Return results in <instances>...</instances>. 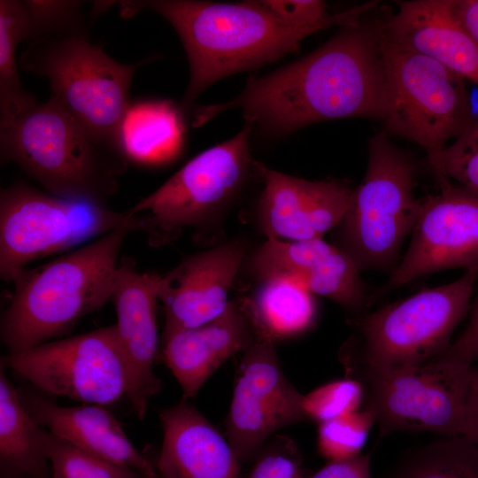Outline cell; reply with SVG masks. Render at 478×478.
<instances>
[{
  "label": "cell",
  "instance_id": "cell-1",
  "mask_svg": "<svg viewBox=\"0 0 478 478\" xmlns=\"http://www.w3.org/2000/svg\"><path fill=\"white\" fill-rule=\"evenodd\" d=\"M379 20L343 27L310 54L263 76L250 77L243 90L224 104L200 108L193 126L239 108L245 122L285 135L329 120H384L387 95L379 50Z\"/></svg>",
  "mask_w": 478,
  "mask_h": 478
},
{
  "label": "cell",
  "instance_id": "cell-29",
  "mask_svg": "<svg viewBox=\"0 0 478 478\" xmlns=\"http://www.w3.org/2000/svg\"><path fill=\"white\" fill-rule=\"evenodd\" d=\"M374 423V415L366 408L320 423L317 432L320 453L329 461L359 456Z\"/></svg>",
  "mask_w": 478,
  "mask_h": 478
},
{
  "label": "cell",
  "instance_id": "cell-35",
  "mask_svg": "<svg viewBox=\"0 0 478 478\" xmlns=\"http://www.w3.org/2000/svg\"><path fill=\"white\" fill-rule=\"evenodd\" d=\"M476 283V297L468 324L461 335L451 343L456 349L469 356L474 362L478 360V279Z\"/></svg>",
  "mask_w": 478,
  "mask_h": 478
},
{
  "label": "cell",
  "instance_id": "cell-23",
  "mask_svg": "<svg viewBox=\"0 0 478 478\" xmlns=\"http://www.w3.org/2000/svg\"><path fill=\"white\" fill-rule=\"evenodd\" d=\"M185 123L181 111L171 101L130 104L119 130V145L128 162L158 166L181 151Z\"/></svg>",
  "mask_w": 478,
  "mask_h": 478
},
{
  "label": "cell",
  "instance_id": "cell-10",
  "mask_svg": "<svg viewBox=\"0 0 478 478\" xmlns=\"http://www.w3.org/2000/svg\"><path fill=\"white\" fill-rule=\"evenodd\" d=\"M251 130L245 123L234 137L194 157L127 210L142 218V232L151 246L169 243L187 230H202L235 199L254 168Z\"/></svg>",
  "mask_w": 478,
  "mask_h": 478
},
{
  "label": "cell",
  "instance_id": "cell-21",
  "mask_svg": "<svg viewBox=\"0 0 478 478\" xmlns=\"http://www.w3.org/2000/svg\"><path fill=\"white\" fill-rule=\"evenodd\" d=\"M158 417L159 478H240V462L227 437L189 400L163 409Z\"/></svg>",
  "mask_w": 478,
  "mask_h": 478
},
{
  "label": "cell",
  "instance_id": "cell-9",
  "mask_svg": "<svg viewBox=\"0 0 478 478\" xmlns=\"http://www.w3.org/2000/svg\"><path fill=\"white\" fill-rule=\"evenodd\" d=\"M415 165L381 133L368 142V161L337 226L340 246L359 271L395 268L400 247L420 211L413 194Z\"/></svg>",
  "mask_w": 478,
  "mask_h": 478
},
{
  "label": "cell",
  "instance_id": "cell-5",
  "mask_svg": "<svg viewBox=\"0 0 478 478\" xmlns=\"http://www.w3.org/2000/svg\"><path fill=\"white\" fill-rule=\"evenodd\" d=\"M0 158L17 165L54 196L103 206L117 193L118 179L129 163L52 96L0 127Z\"/></svg>",
  "mask_w": 478,
  "mask_h": 478
},
{
  "label": "cell",
  "instance_id": "cell-36",
  "mask_svg": "<svg viewBox=\"0 0 478 478\" xmlns=\"http://www.w3.org/2000/svg\"><path fill=\"white\" fill-rule=\"evenodd\" d=\"M459 22L478 47V0H453Z\"/></svg>",
  "mask_w": 478,
  "mask_h": 478
},
{
  "label": "cell",
  "instance_id": "cell-22",
  "mask_svg": "<svg viewBox=\"0 0 478 478\" xmlns=\"http://www.w3.org/2000/svg\"><path fill=\"white\" fill-rule=\"evenodd\" d=\"M382 29L396 41L478 85V47L454 12L453 0L397 3Z\"/></svg>",
  "mask_w": 478,
  "mask_h": 478
},
{
  "label": "cell",
  "instance_id": "cell-37",
  "mask_svg": "<svg viewBox=\"0 0 478 478\" xmlns=\"http://www.w3.org/2000/svg\"><path fill=\"white\" fill-rule=\"evenodd\" d=\"M0 478H32V477L24 475L19 473H15L10 470L0 468Z\"/></svg>",
  "mask_w": 478,
  "mask_h": 478
},
{
  "label": "cell",
  "instance_id": "cell-11",
  "mask_svg": "<svg viewBox=\"0 0 478 478\" xmlns=\"http://www.w3.org/2000/svg\"><path fill=\"white\" fill-rule=\"evenodd\" d=\"M477 279V272H465L453 282L422 289L367 314L358 322L360 353L352 362L390 369L441 354L469 309Z\"/></svg>",
  "mask_w": 478,
  "mask_h": 478
},
{
  "label": "cell",
  "instance_id": "cell-19",
  "mask_svg": "<svg viewBox=\"0 0 478 478\" xmlns=\"http://www.w3.org/2000/svg\"><path fill=\"white\" fill-rule=\"evenodd\" d=\"M260 280L289 279L312 295L325 297L350 311L368 303L359 269L344 251L323 241L266 239L250 260Z\"/></svg>",
  "mask_w": 478,
  "mask_h": 478
},
{
  "label": "cell",
  "instance_id": "cell-6",
  "mask_svg": "<svg viewBox=\"0 0 478 478\" xmlns=\"http://www.w3.org/2000/svg\"><path fill=\"white\" fill-rule=\"evenodd\" d=\"M473 359L452 344L415 366L375 369L353 363L380 437L393 432L463 436Z\"/></svg>",
  "mask_w": 478,
  "mask_h": 478
},
{
  "label": "cell",
  "instance_id": "cell-8",
  "mask_svg": "<svg viewBox=\"0 0 478 478\" xmlns=\"http://www.w3.org/2000/svg\"><path fill=\"white\" fill-rule=\"evenodd\" d=\"M138 215L16 183L0 193V275L10 281L32 262L108 233L143 231Z\"/></svg>",
  "mask_w": 478,
  "mask_h": 478
},
{
  "label": "cell",
  "instance_id": "cell-3",
  "mask_svg": "<svg viewBox=\"0 0 478 478\" xmlns=\"http://www.w3.org/2000/svg\"><path fill=\"white\" fill-rule=\"evenodd\" d=\"M117 4L126 19L144 10L153 11L179 35L189 65L184 107L227 75L298 50L302 41L312 35L285 24L262 1L126 0Z\"/></svg>",
  "mask_w": 478,
  "mask_h": 478
},
{
  "label": "cell",
  "instance_id": "cell-33",
  "mask_svg": "<svg viewBox=\"0 0 478 478\" xmlns=\"http://www.w3.org/2000/svg\"><path fill=\"white\" fill-rule=\"evenodd\" d=\"M310 478H371L370 455L329 461Z\"/></svg>",
  "mask_w": 478,
  "mask_h": 478
},
{
  "label": "cell",
  "instance_id": "cell-17",
  "mask_svg": "<svg viewBox=\"0 0 478 478\" xmlns=\"http://www.w3.org/2000/svg\"><path fill=\"white\" fill-rule=\"evenodd\" d=\"M266 333L252 298L237 297L204 325L163 333L162 358L178 382L182 399L189 400L226 360L244 352Z\"/></svg>",
  "mask_w": 478,
  "mask_h": 478
},
{
  "label": "cell",
  "instance_id": "cell-28",
  "mask_svg": "<svg viewBox=\"0 0 478 478\" xmlns=\"http://www.w3.org/2000/svg\"><path fill=\"white\" fill-rule=\"evenodd\" d=\"M37 438L48 458L53 478H144L138 472L89 452L41 427Z\"/></svg>",
  "mask_w": 478,
  "mask_h": 478
},
{
  "label": "cell",
  "instance_id": "cell-31",
  "mask_svg": "<svg viewBox=\"0 0 478 478\" xmlns=\"http://www.w3.org/2000/svg\"><path fill=\"white\" fill-rule=\"evenodd\" d=\"M365 397L363 384L355 378L325 383L303 397L307 419L319 424L359 410Z\"/></svg>",
  "mask_w": 478,
  "mask_h": 478
},
{
  "label": "cell",
  "instance_id": "cell-30",
  "mask_svg": "<svg viewBox=\"0 0 478 478\" xmlns=\"http://www.w3.org/2000/svg\"><path fill=\"white\" fill-rule=\"evenodd\" d=\"M435 174L440 189L449 186L453 179L478 195V119L442 151Z\"/></svg>",
  "mask_w": 478,
  "mask_h": 478
},
{
  "label": "cell",
  "instance_id": "cell-16",
  "mask_svg": "<svg viewBox=\"0 0 478 478\" xmlns=\"http://www.w3.org/2000/svg\"><path fill=\"white\" fill-rule=\"evenodd\" d=\"M264 187L258 216L267 239H322L336 227L353 189L337 181H308L270 169L255 161Z\"/></svg>",
  "mask_w": 478,
  "mask_h": 478
},
{
  "label": "cell",
  "instance_id": "cell-18",
  "mask_svg": "<svg viewBox=\"0 0 478 478\" xmlns=\"http://www.w3.org/2000/svg\"><path fill=\"white\" fill-rule=\"evenodd\" d=\"M244 255L243 243L232 241L191 254L162 274L163 333L200 327L223 313Z\"/></svg>",
  "mask_w": 478,
  "mask_h": 478
},
{
  "label": "cell",
  "instance_id": "cell-34",
  "mask_svg": "<svg viewBox=\"0 0 478 478\" xmlns=\"http://www.w3.org/2000/svg\"><path fill=\"white\" fill-rule=\"evenodd\" d=\"M463 436L478 446V365H473L464 413Z\"/></svg>",
  "mask_w": 478,
  "mask_h": 478
},
{
  "label": "cell",
  "instance_id": "cell-4",
  "mask_svg": "<svg viewBox=\"0 0 478 478\" xmlns=\"http://www.w3.org/2000/svg\"><path fill=\"white\" fill-rule=\"evenodd\" d=\"M132 232L108 233L12 281L11 302L0 335L16 353L67 335L87 315L111 300L120 251Z\"/></svg>",
  "mask_w": 478,
  "mask_h": 478
},
{
  "label": "cell",
  "instance_id": "cell-15",
  "mask_svg": "<svg viewBox=\"0 0 478 478\" xmlns=\"http://www.w3.org/2000/svg\"><path fill=\"white\" fill-rule=\"evenodd\" d=\"M161 278L159 274L139 271L131 258L122 257L111 297L117 319L114 326L128 368L127 398L139 420L162 389L153 370L158 347L156 312Z\"/></svg>",
  "mask_w": 478,
  "mask_h": 478
},
{
  "label": "cell",
  "instance_id": "cell-32",
  "mask_svg": "<svg viewBox=\"0 0 478 478\" xmlns=\"http://www.w3.org/2000/svg\"><path fill=\"white\" fill-rule=\"evenodd\" d=\"M255 459L249 478H305L298 449L286 436L271 437Z\"/></svg>",
  "mask_w": 478,
  "mask_h": 478
},
{
  "label": "cell",
  "instance_id": "cell-14",
  "mask_svg": "<svg viewBox=\"0 0 478 478\" xmlns=\"http://www.w3.org/2000/svg\"><path fill=\"white\" fill-rule=\"evenodd\" d=\"M420 203L410 245L376 296L442 270L478 273V195L450 184Z\"/></svg>",
  "mask_w": 478,
  "mask_h": 478
},
{
  "label": "cell",
  "instance_id": "cell-13",
  "mask_svg": "<svg viewBox=\"0 0 478 478\" xmlns=\"http://www.w3.org/2000/svg\"><path fill=\"white\" fill-rule=\"evenodd\" d=\"M266 333L243 353L226 419V437L240 463L255 459L281 428L306 420L301 394L286 378Z\"/></svg>",
  "mask_w": 478,
  "mask_h": 478
},
{
  "label": "cell",
  "instance_id": "cell-26",
  "mask_svg": "<svg viewBox=\"0 0 478 478\" xmlns=\"http://www.w3.org/2000/svg\"><path fill=\"white\" fill-rule=\"evenodd\" d=\"M260 281L252 300L262 327L274 341L296 336L312 325L316 307L311 292L286 278Z\"/></svg>",
  "mask_w": 478,
  "mask_h": 478
},
{
  "label": "cell",
  "instance_id": "cell-25",
  "mask_svg": "<svg viewBox=\"0 0 478 478\" xmlns=\"http://www.w3.org/2000/svg\"><path fill=\"white\" fill-rule=\"evenodd\" d=\"M31 22L26 1H0V127L10 124L35 105L33 95L19 79L16 60L18 45L27 41Z\"/></svg>",
  "mask_w": 478,
  "mask_h": 478
},
{
  "label": "cell",
  "instance_id": "cell-7",
  "mask_svg": "<svg viewBox=\"0 0 478 478\" xmlns=\"http://www.w3.org/2000/svg\"><path fill=\"white\" fill-rule=\"evenodd\" d=\"M379 50L387 95V132L427 152L434 172L451 138L472 122L465 80L396 41L380 27Z\"/></svg>",
  "mask_w": 478,
  "mask_h": 478
},
{
  "label": "cell",
  "instance_id": "cell-24",
  "mask_svg": "<svg viewBox=\"0 0 478 478\" xmlns=\"http://www.w3.org/2000/svg\"><path fill=\"white\" fill-rule=\"evenodd\" d=\"M0 364V468L32 478H53L37 433L40 425L23 405L19 390Z\"/></svg>",
  "mask_w": 478,
  "mask_h": 478
},
{
  "label": "cell",
  "instance_id": "cell-20",
  "mask_svg": "<svg viewBox=\"0 0 478 478\" xmlns=\"http://www.w3.org/2000/svg\"><path fill=\"white\" fill-rule=\"evenodd\" d=\"M24 406L42 428L105 460L131 468L144 478H159L155 466L129 440L121 423L104 405H58L45 394L18 389Z\"/></svg>",
  "mask_w": 478,
  "mask_h": 478
},
{
  "label": "cell",
  "instance_id": "cell-12",
  "mask_svg": "<svg viewBox=\"0 0 478 478\" xmlns=\"http://www.w3.org/2000/svg\"><path fill=\"white\" fill-rule=\"evenodd\" d=\"M1 362L42 394L110 405L128 390V368L114 324L50 341Z\"/></svg>",
  "mask_w": 478,
  "mask_h": 478
},
{
  "label": "cell",
  "instance_id": "cell-27",
  "mask_svg": "<svg viewBox=\"0 0 478 478\" xmlns=\"http://www.w3.org/2000/svg\"><path fill=\"white\" fill-rule=\"evenodd\" d=\"M385 478H478V446L444 437L406 453Z\"/></svg>",
  "mask_w": 478,
  "mask_h": 478
},
{
  "label": "cell",
  "instance_id": "cell-2",
  "mask_svg": "<svg viewBox=\"0 0 478 478\" xmlns=\"http://www.w3.org/2000/svg\"><path fill=\"white\" fill-rule=\"evenodd\" d=\"M31 31L21 67L47 78L54 96L86 130L121 151L119 130L135 72L88 39L81 1H27ZM122 152V151H121Z\"/></svg>",
  "mask_w": 478,
  "mask_h": 478
}]
</instances>
